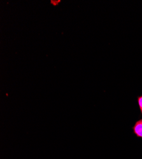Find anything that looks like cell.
Instances as JSON below:
<instances>
[{"label":"cell","instance_id":"1","mask_svg":"<svg viewBox=\"0 0 142 159\" xmlns=\"http://www.w3.org/2000/svg\"><path fill=\"white\" fill-rule=\"evenodd\" d=\"M134 133L137 137L142 138V118L137 121L133 127Z\"/></svg>","mask_w":142,"mask_h":159},{"label":"cell","instance_id":"2","mask_svg":"<svg viewBox=\"0 0 142 159\" xmlns=\"http://www.w3.org/2000/svg\"><path fill=\"white\" fill-rule=\"evenodd\" d=\"M138 102L139 105V108L140 110V111L142 114V96L138 97Z\"/></svg>","mask_w":142,"mask_h":159}]
</instances>
